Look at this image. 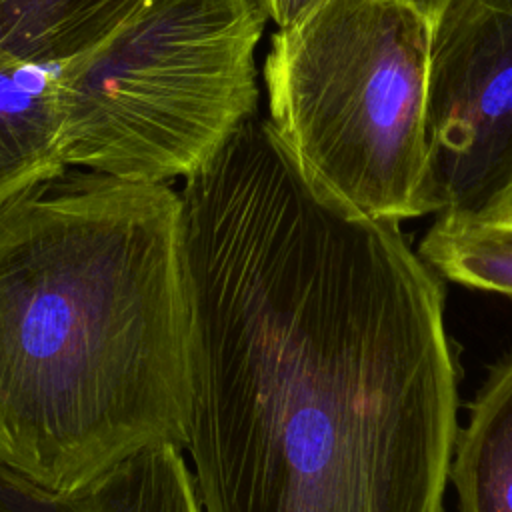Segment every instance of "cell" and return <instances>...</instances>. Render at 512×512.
Here are the masks:
<instances>
[{
  "mask_svg": "<svg viewBox=\"0 0 512 512\" xmlns=\"http://www.w3.org/2000/svg\"><path fill=\"white\" fill-rule=\"evenodd\" d=\"M326 0H256L266 20L274 22L276 28H290L304 20Z\"/></svg>",
  "mask_w": 512,
  "mask_h": 512,
  "instance_id": "obj_11",
  "label": "cell"
},
{
  "mask_svg": "<svg viewBox=\"0 0 512 512\" xmlns=\"http://www.w3.org/2000/svg\"><path fill=\"white\" fill-rule=\"evenodd\" d=\"M402 2L412 6L418 14H422L432 24V28H434L436 22L442 18L444 10L448 8V4L452 0H402Z\"/></svg>",
  "mask_w": 512,
  "mask_h": 512,
  "instance_id": "obj_13",
  "label": "cell"
},
{
  "mask_svg": "<svg viewBox=\"0 0 512 512\" xmlns=\"http://www.w3.org/2000/svg\"><path fill=\"white\" fill-rule=\"evenodd\" d=\"M178 194L200 510L446 512L456 354L400 224L320 194L258 114Z\"/></svg>",
  "mask_w": 512,
  "mask_h": 512,
  "instance_id": "obj_1",
  "label": "cell"
},
{
  "mask_svg": "<svg viewBox=\"0 0 512 512\" xmlns=\"http://www.w3.org/2000/svg\"><path fill=\"white\" fill-rule=\"evenodd\" d=\"M186 412L180 194L68 166L0 198V460L74 492Z\"/></svg>",
  "mask_w": 512,
  "mask_h": 512,
  "instance_id": "obj_2",
  "label": "cell"
},
{
  "mask_svg": "<svg viewBox=\"0 0 512 512\" xmlns=\"http://www.w3.org/2000/svg\"><path fill=\"white\" fill-rule=\"evenodd\" d=\"M418 252L440 278L512 296V222L444 210L422 236Z\"/></svg>",
  "mask_w": 512,
  "mask_h": 512,
  "instance_id": "obj_10",
  "label": "cell"
},
{
  "mask_svg": "<svg viewBox=\"0 0 512 512\" xmlns=\"http://www.w3.org/2000/svg\"><path fill=\"white\" fill-rule=\"evenodd\" d=\"M64 168L56 66L0 48V198Z\"/></svg>",
  "mask_w": 512,
  "mask_h": 512,
  "instance_id": "obj_7",
  "label": "cell"
},
{
  "mask_svg": "<svg viewBox=\"0 0 512 512\" xmlns=\"http://www.w3.org/2000/svg\"><path fill=\"white\" fill-rule=\"evenodd\" d=\"M256 0H146L56 66L66 166L134 182L186 178L258 112Z\"/></svg>",
  "mask_w": 512,
  "mask_h": 512,
  "instance_id": "obj_4",
  "label": "cell"
},
{
  "mask_svg": "<svg viewBox=\"0 0 512 512\" xmlns=\"http://www.w3.org/2000/svg\"><path fill=\"white\" fill-rule=\"evenodd\" d=\"M428 132L444 210H478L512 162V0H452L436 22Z\"/></svg>",
  "mask_w": 512,
  "mask_h": 512,
  "instance_id": "obj_5",
  "label": "cell"
},
{
  "mask_svg": "<svg viewBox=\"0 0 512 512\" xmlns=\"http://www.w3.org/2000/svg\"><path fill=\"white\" fill-rule=\"evenodd\" d=\"M450 484L458 512H512V352L488 372L468 404Z\"/></svg>",
  "mask_w": 512,
  "mask_h": 512,
  "instance_id": "obj_8",
  "label": "cell"
},
{
  "mask_svg": "<svg viewBox=\"0 0 512 512\" xmlns=\"http://www.w3.org/2000/svg\"><path fill=\"white\" fill-rule=\"evenodd\" d=\"M432 24L402 0H326L276 28L268 124L324 196L376 220L444 210L428 132Z\"/></svg>",
  "mask_w": 512,
  "mask_h": 512,
  "instance_id": "obj_3",
  "label": "cell"
},
{
  "mask_svg": "<svg viewBox=\"0 0 512 512\" xmlns=\"http://www.w3.org/2000/svg\"><path fill=\"white\" fill-rule=\"evenodd\" d=\"M472 214L486 220L512 222V162L506 168L500 182L496 184V188L490 192V196Z\"/></svg>",
  "mask_w": 512,
  "mask_h": 512,
  "instance_id": "obj_12",
  "label": "cell"
},
{
  "mask_svg": "<svg viewBox=\"0 0 512 512\" xmlns=\"http://www.w3.org/2000/svg\"><path fill=\"white\" fill-rule=\"evenodd\" d=\"M0 512H202L182 448L156 442L74 492H54L0 460Z\"/></svg>",
  "mask_w": 512,
  "mask_h": 512,
  "instance_id": "obj_6",
  "label": "cell"
},
{
  "mask_svg": "<svg viewBox=\"0 0 512 512\" xmlns=\"http://www.w3.org/2000/svg\"><path fill=\"white\" fill-rule=\"evenodd\" d=\"M146 0H0V48L58 66L112 36Z\"/></svg>",
  "mask_w": 512,
  "mask_h": 512,
  "instance_id": "obj_9",
  "label": "cell"
}]
</instances>
